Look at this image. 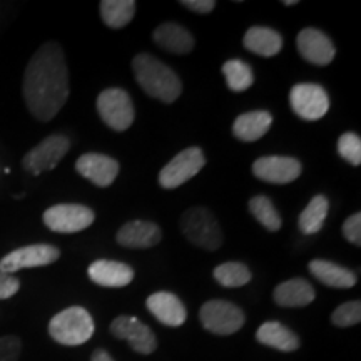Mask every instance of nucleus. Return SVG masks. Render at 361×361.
I'll return each mask as SVG.
<instances>
[{
	"mask_svg": "<svg viewBox=\"0 0 361 361\" xmlns=\"http://www.w3.org/2000/svg\"><path fill=\"white\" fill-rule=\"evenodd\" d=\"M69 69L62 47L56 42L40 45L25 67L22 92L27 109L40 123H49L69 97Z\"/></svg>",
	"mask_w": 361,
	"mask_h": 361,
	"instance_id": "f257e3e1",
	"label": "nucleus"
},
{
	"mask_svg": "<svg viewBox=\"0 0 361 361\" xmlns=\"http://www.w3.org/2000/svg\"><path fill=\"white\" fill-rule=\"evenodd\" d=\"M133 69L137 84L149 97L173 104L183 92V82L178 74L151 54H139L134 57Z\"/></svg>",
	"mask_w": 361,
	"mask_h": 361,
	"instance_id": "f03ea898",
	"label": "nucleus"
},
{
	"mask_svg": "<svg viewBox=\"0 0 361 361\" xmlns=\"http://www.w3.org/2000/svg\"><path fill=\"white\" fill-rule=\"evenodd\" d=\"M94 319L82 306H71L57 313L49 323V335L59 345L80 346L94 335Z\"/></svg>",
	"mask_w": 361,
	"mask_h": 361,
	"instance_id": "7ed1b4c3",
	"label": "nucleus"
},
{
	"mask_svg": "<svg viewBox=\"0 0 361 361\" xmlns=\"http://www.w3.org/2000/svg\"><path fill=\"white\" fill-rule=\"evenodd\" d=\"M180 231L194 246L206 251H216L223 245L218 219L204 206H194L180 218Z\"/></svg>",
	"mask_w": 361,
	"mask_h": 361,
	"instance_id": "20e7f679",
	"label": "nucleus"
},
{
	"mask_svg": "<svg viewBox=\"0 0 361 361\" xmlns=\"http://www.w3.org/2000/svg\"><path fill=\"white\" fill-rule=\"evenodd\" d=\"M200 319L206 331L219 336H229L245 326L246 314L231 301L211 300L201 306Z\"/></svg>",
	"mask_w": 361,
	"mask_h": 361,
	"instance_id": "39448f33",
	"label": "nucleus"
},
{
	"mask_svg": "<svg viewBox=\"0 0 361 361\" xmlns=\"http://www.w3.org/2000/svg\"><path fill=\"white\" fill-rule=\"evenodd\" d=\"M97 112L102 123L116 133H124L135 119L134 104L126 90L109 87L102 90L97 97Z\"/></svg>",
	"mask_w": 361,
	"mask_h": 361,
	"instance_id": "423d86ee",
	"label": "nucleus"
},
{
	"mask_svg": "<svg viewBox=\"0 0 361 361\" xmlns=\"http://www.w3.org/2000/svg\"><path fill=\"white\" fill-rule=\"evenodd\" d=\"M69 149L71 139L67 135L52 134L27 152L24 159H22V166H24L27 173L39 176L45 173V171H52L54 168H57V164L64 159Z\"/></svg>",
	"mask_w": 361,
	"mask_h": 361,
	"instance_id": "0eeeda50",
	"label": "nucleus"
},
{
	"mask_svg": "<svg viewBox=\"0 0 361 361\" xmlns=\"http://www.w3.org/2000/svg\"><path fill=\"white\" fill-rule=\"evenodd\" d=\"M42 219L54 233L74 234L87 229L96 219V213L84 204H56L45 211Z\"/></svg>",
	"mask_w": 361,
	"mask_h": 361,
	"instance_id": "6e6552de",
	"label": "nucleus"
},
{
	"mask_svg": "<svg viewBox=\"0 0 361 361\" xmlns=\"http://www.w3.org/2000/svg\"><path fill=\"white\" fill-rule=\"evenodd\" d=\"M206 166V156L200 147H188L171 159L159 173V184L164 189H176L188 183Z\"/></svg>",
	"mask_w": 361,
	"mask_h": 361,
	"instance_id": "1a4fd4ad",
	"label": "nucleus"
},
{
	"mask_svg": "<svg viewBox=\"0 0 361 361\" xmlns=\"http://www.w3.org/2000/svg\"><path fill=\"white\" fill-rule=\"evenodd\" d=\"M111 333L117 340H123L139 355H152L157 348V338L151 328L135 316L121 314L111 323Z\"/></svg>",
	"mask_w": 361,
	"mask_h": 361,
	"instance_id": "9d476101",
	"label": "nucleus"
},
{
	"mask_svg": "<svg viewBox=\"0 0 361 361\" xmlns=\"http://www.w3.org/2000/svg\"><path fill=\"white\" fill-rule=\"evenodd\" d=\"M291 109L300 119L318 121L328 114L329 97L319 84H296L290 92Z\"/></svg>",
	"mask_w": 361,
	"mask_h": 361,
	"instance_id": "9b49d317",
	"label": "nucleus"
},
{
	"mask_svg": "<svg viewBox=\"0 0 361 361\" xmlns=\"http://www.w3.org/2000/svg\"><path fill=\"white\" fill-rule=\"evenodd\" d=\"M61 258L59 247L52 245H30L8 252L0 259V271L13 274L20 269L49 266Z\"/></svg>",
	"mask_w": 361,
	"mask_h": 361,
	"instance_id": "f8f14e48",
	"label": "nucleus"
},
{
	"mask_svg": "<svg viewBox=\"0 0 361 361\" xmlns=\"http://www.w3.org/2000/svg\"><path fill=\"white\" fill-rule=\"evenodd\" d=\"M303 173L301 162L290 156H264L252 164V174L269 184H290Z\"/></svg>",
	"mask_w": 361,
	"mask_h": 361,
	"instance_id": "ddd939ff",
	"label": "nucleus"
},
{
	"mask_svg": "<svg viewBox=\"0 0 361 361\" xmlns=\"http://www.w3.org/2000/svg\"><path fill=\"white\" fill-rule=\"evenodd\" d=\"M296 47L300 56L314 66L331 64L336 56V49L331 39L322 30L313 29V27L303 29L298 34Z\"/></svg>",
	"mask_w": 361,
	"mask_h": 361,
	"instance_id": "4468645a",
	"label": "nucleus"
},
{
	"mask_svg": "<svg viewBox=\"0 0 361 361\" xmlns=\"http://www.w3.org/2000/svg\"><path fill=\"white\" fill-rule=\"evenodd\" d=\"M78 173L99 188H109L119 174V162L106 154L87 152L75 162Z\"/></svg>",
	"mask_w": 361,
	"mask_h": 361,
	"instance_id": "2eb2a0df",
	"label": "nucleus"
},
{
	"mask_svg": "<svg viewBox=\"0 0 361 361\" xmlns=\"http://www.w3.org/2000/svg\"><path fill=\"white\" fill-rule=\"evenodd\" d=\"M162 239L161 228L152 221L134 219L126 223L123 228L117 231L116 241L117 245L129 250H149L159 245Z\"/></svg>",
	"mask_w": 361,
	"mask_h": 361,
	"instance_id": "dca6fc26",
	"label": "nucleus"
},
{
	"mask_svg": "<svg viewBox=\"0 0 361 361\" xmlns=\"http://www.w3.org/2000/svg\"><path fill=\"white\" fill-rule=\"evenodd\" d=\"M146 306L157 322L169 328H179L186 323L188 311L183 301L174 293L157 291L147 298Z\"/></svg>",
	"mask_w": 361,
	"mask_h": 361,
	"instance_id": "f3484780",
	"label": "nucleus"
},
{
	"mask_svg": "<svg viewBox=\"0 0 361 361\" xmlns=\"http://www.w3.org/2000/svg\"><path fill=\"white\" fill-rule=\"evenodd\" d=\"M87 276L102 288H124L134 279V269L121 261L96 259L87 268Z\"/></svg>",
	"mask_w": 361,
	"mask_h": 361,
	"instance_id": "a211bd4d",
	"label": "nucleus"
},
{
	"mask_svg": "<svg viewBox=\"0 0 361 361\" xmlns=\"http://www.w3.org/2000/svg\"><path fill=\"white\" fill-rule=\"evenodd\" d=\"M316 298V291L308 279L293 278L278 284L273 291L274 303L281 308H305Z\"/></svg>",
	"mask_w": 361,
	"mask_h": 361,
	"instance_id": "6ab92c4d",
	"label": "nucleus"
},
{
	"mask_svg": "<svg viewBox=\"0 0 361 361\" xmlns=\"http://www.w3.org/2000/svg\"><path fill=\"white\" fill-rule=\"evenodd\" d=\"M308 269L319 283L335 290H350L358 281V276L353 271L326 259L310 261Z\"/></svg>",
	"mask_w": 361,
	"mask_h": 361,
	"instance_id": "aec40b11",
	"label": "nucleus"
},
{
	"mask_svg": "<svg viewBox=\"0 0 361 361\" xmlns=\"http://www.w3.org/2000/svg\"><path fill=\"white\" fill-rule=\"evenodd\" d=\"M256 340L261 345L284 351V353H291V351H296L301 346L300 336L279 322H266L261 324L258 331H256Z\"/></svg>",
	"mask_w": 361,
	"mask_h": 361,
	"instance_id": "412c9836",
	"label": "nucleus"
},
{
	"mask_svg": "<svg viewBox=\"0 0 361 361\" xmlns=\"http://www.w3.org/2000/svg\"><path fill=\"white\" fill-rule=\"evenodd\" d=\"M152 40L161 49L171 54H189L194 49V37L186 27L176 24V22H166L161 24L152 32Z\"/></svg>",
	"mask_w": 361,
	"mask_h": 361,
	"instance_id": "4be33fe9",
	"label": "nucleus"
},
{
	"mask_svg": "<svg viewBox=\"0 0 361 361\" xmlns=\"http://www.w3.org/2000/svg\"><path fill=\"white\" fill-rule=\"evenodd\" d=\"M271 124H273V116L268 111L245 112L233 123V134L243 142H256L268 133Z\"/></svg>",
	"mask_w": 361,
	"mask_h": 361,
	"instance_id": "5701e85b",
	"label": "nucleus"
},
{
	"mask_svg": "<svg viewBox=\"0 0 361 361\" xmlns=\"http://www.w3.org/2000/svg\"><path fill=\"white\" fill-rule=\"evenodd\" d=\"M243 44H245L246 51L256 54V56L273 57L281 52L283 37L281 34L269 27H251L245 34Z\"/></svg>",
	"mask_w": 361,
	"mask_h": 361,
	"instance_id": "b1692460",
	"label": "nucleus"
},
{
	"mask_svg": "<svg viewBox=\"0 0 361 361\" xmlns=\"http://www.w3.org/2000/svg\"><path fill=\"white\" fill-rule=\"evenodd\" d=\"M135 2L134 0H102L99 6V12L104 24L111 29H123L135 16Z\"/></svg>",
	"mask_w": 361,
	"mask_h": 361,
	"instance_id": "393cba45",
	"label": "nucleus"
},
{
	"mask_svg": "<svg viewBox=\"0 0 361 361\" xmlns=\"http://www.w3.org/2000/svg\"><path fill=\"white\" fill-rule=\"evenodd\" d=\"M329 211V201L323 194H318L308 202L303 213L298 218V226H300L303 234H316L323 229L324 221H326Z\"/></svg>",
	"mask_w": 361,
	"mask_h": 361,
	"instance_id": "a878e982",
	"label": "nucleus"
},
{
	"mask_svg": "<svg viewBox=\"0 0 361 361\" xmlns=\"http://www.w3.org/2000/svg\"><path fill=\"white\" fill-rule=\"evenodd\" d=\"M223 74L228 82L229 90L233 92H245L255 82V75L250 64L241 59H229L223 64Z\"/></svg>",
	"mask_w": 361,
	"mask_h": 361,
	"instance_id": "bb28decb",
	"label": "nucleus"
},
{
	"mask_svg": "<svg viewBox=\"0 0 361 361\" xmlns=\"http://www.w3.org/2000/svg\"><path fill=\"white\" fill-rule=\"evenodd\" d=\"M247 207H250V213L255 216V219L258 221L263 228L268 229V231L274 233L281 229V216H279L278 209L274 207L273 201H271L268 196L259 194V196L251 197Z\"/></svg>",
	"mask_w": 361,
	"mask_h": 361,
	"instance_id": "cd10ccee",
	"label": "nucleus"
},
{
	"mask_svg": "<svg viewBox=\"0 0 361 361\" xmlns=\"http://www.w3.org/2000/svg\"><path fill=\"white\" fill-rule=\"evenodd\" d=\"M214 279L224 288H241L251 281L252 274L246 264L238 263V261H229V263L219 264L214 269Z\"/></svg>",
	"mask_w": 361,
	"mask_h": 361,
	"instance_id": "c85d7f7f",
	"label": "nucleus"
},
{
	"mask_svg": "<svg viewBox=\"0 0 361 361\" xmlns=\"http://www.w3.org/2000/svg\"><path fill=\"white\" fill-rule=\"evenodd\" d=\"M361 322V303L358 300L346 301L331 314V323L338 328H350Z\"/></svg>",
	"mask_w": 361,
	"mask_h": 361,
	"instance_id": "c756f323",
	"label": "nucleus"
},
{
	"mask_svg": "<svg viewBox=\"0 0 361 361\" xmlns=\"http://www.w3.org/2000/svg\"><path fill=\"white\" fill-rule=\"evenodd\" d=\"M338 154L350 164H361V139L355 133H345L338 139Z\"/></svg>",
	"mask_w": 361,
	"mask_h": 361,
	"instance_id": "7c9ffc66",
	"label": "nucleus"
},
{
	"mask_svg": "<svg viewBox=\"0 0 361 361\" xmlns=\"http://www.w3.org/2000/svg\"><path fill=\"white\" fill-rule=\"evenodd\" d=\"M22 351V341L17 336L0 338V361H17Z\"/></svg>",
	"mask_w": 361,
	"mask_h": 361,
	"instance_id": "2f4dec72",
	"label": "nucleus"
},
{
	"mask_svg": "<svg viewBox=\"0 0 361 361\" xmlns=\"http://www.w3.org/2000/svg\"><path fill=\"white\" fill-rule=\"evenodd\" d=\"M343 236L346 238V241L353 243L356 246H361V213L351 214L348 219L343 223Z\"/></svg>",
	"mask_w": 361,
	"mask_h": 361,
	"instance_id": "473e14b6",
	"label": "nucleus"
},
{
	"mask_svg": "<svg viewBox=\"0 0 361 361\" xmlns=\"http://www.w3.org/2000/svg\"><path fill=\"white\" fill-rule=\"evenodd\" d=\"M20 290V281L13 274L0 271V300H8Z\"/></svg>",
	"mask_w": 361,
	"mask_h": 361,
	"instance_id": "72a5a7b5",
	"label": "nucleus"
},
{
	"mask_svg": "<svg viewBox=\"0 0 361 361\" xmlns=\"http://www.w3.org/2000/svg\"><path fill=\"white\" fill-rule=\"evenodd\" d=\"M180 4L196 13H209L213 12L216 7L214 0H183Z\"/></svg>",
	"mask_w": 361,
	"mask_h": 361,
	"instance_id": "f704fd0d",
	"label": "nucleus"
},
{
	"mask_svg": "<svg viewBox=\"0 0 361 361\" xmlns=\"http://www.w3.org/2000/svg\"><path fill=\"white\" fill-rule=\"evenodd\" d=\"M90 361H116V360L112 358V356L107 353L106 350L97 348V350H94L92 356H90Z\"/></svg>",
	"mask_w": 361,
	"mask_h": 361,
	"instance_id": "c9c22d12",
	"label": "nucleus"
},
{
	"mask_svg": "<svg viewBox=\"0 0 361 361\" xmlns=\"http://www.w3.org/2000/svg\"><path fill=\"white\" fill-rule=\"evenodd\" d=\"M283 4H284V6H296L298 2H296V0H284Z\"/></svg>",
	"mask_w": 361,
	"mask_h": 361,
	"instance_id": "e433bc0d",
	"label": "nucleus"
}]
</instances>
